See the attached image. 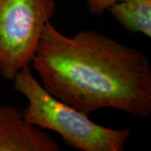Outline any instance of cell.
Wrapping results in <instances>:
<instances>
[{
    "label": "cell",
    "instance_id": "8992f818",
    "mask_svg": "<svg viewBox=\"0 0 151 151\" xmlns=\"http://www.w3.org/2000/svg\"><path fill=\"white\" fill-rule=\"evenodd\" d=\"M122 1L124 0H86L89 12L94 15H102L109 7Z\"/></svg>",
    "mask_w": 151,
    "mask_h": 151
},
{
    "label": "cell",
    "instance_id": "7a4b0ae2",
    "mask_svg": "<svg viewBox=\"0 0 151 151\" xmlns=\"http://www.w3.org/2000/svg\"><path fill=\"white\" fill-rule=\"evenodd\" d=\"M13 88L29 101L23 116L38 127L53 130L65 145L81 151H123L130 130L95 124L87 114L50 94L33 76L29 65L19 70Z\"/></svg>",
    "mask_w": 151,
    "mask_h": 151
},
{
    "label": "cell",
    "instance_id": "3957f363",
    "mask_svg": "<svg viewBox=\"0 0 151 151\" xmlns=\"http://www.w3.org/2000/svg\"><path fill=\"white\" fill-rule=\"evenodd\" d=\"M55 10V0H0V75L7 81L31 64Z\"/></svg>",
    "mask_w": 151,
    "mask_h": 151
},
{
    "label": "cell",
    "instance_id": "6da1fadb",
    "mask_svg": "<svg viewBox=\"0 0 151 151\" xmlns=\"http://www.w3.org/2000/svg\"><path fill=\"white\" fill-rule=\"evenodd\" d=\"M31 64L50 94L82 113L113 108L139 119L151 115L148 56L103 33L67 37L48 22Z\"/></svg>",
    "mask_w": 151,
    "mask_h": 151
},
{
    "label": "cell",
    "instance_id": "5b68a950",
    "mask_svg": "<svg viewBox=\"0 0 151 151\" xmlns=\"http://www.w3.org/2000/svg\"><path fill=\"white\" fill-rule=\"evenodd\" d=\"M107 10L129 32L151 37V0H124Z\"/></svg>",
    "mask_w": 151,
    "mask_h": 151
},
{
    "label": "cell",
    "instance_id": "277c9868",
    "mask_svg": "<svg viewBox=\"0 0 151 151\" xmlns=\"http://www.w3.org/2000/svg\"><path fill=\"white\" fill-rule=\"evenodd\" d=\"M56 141L12 105L0 106V151H58Z\"/></svg>",
    "mask_w": 151,
    "mask_h": 151
}]
</instances>
